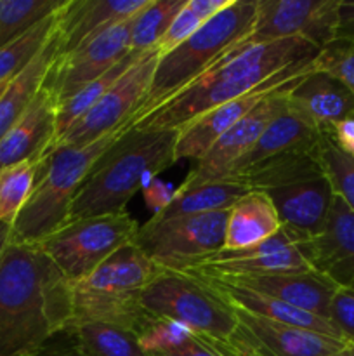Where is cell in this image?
Here are the masks:
<instances>
[{
    "label": "cell",
    "mask_w": 354,
    "mask_h": 356,
    "mask_svg": "<svg viewBox=\"0 0 354 356\" xmlns=\"http://www.w3.org/2000/svg\"><path fill=\"white\" fill-rule=\"evenodd\" d=\"M319 49L304 38L238 44L186 89L125 129L180 131L200 115L262 89L285 86L316 66Z\"/></svg>",
    "instance_id": "cell-1"
},
{
    "label": "cell",
    "mask_w": 354,
    "mask_h": 356,
    "mask_svg": "<svg viewBox=\"0 0 354 356\" xmlns=\"http://www.w3.org/2000/svg\"><path fill=\"white\" fill-rule=\"evenodd\" d=\"M71 322V282L38 245L10 242L0 261V356H37Z\"/></svg>",
    "instance_id": "cell-2"
},
{
    "label": "cell",
    "mask_w": 354,
    "mask_h": 356,
    "mask_svg": "<svg viewBox=\"0 0 354 356\" xmlns=\"http://www.w3.org/2000/svg\"><path fill=\"white\" fill-rule=\"evenodd\" d=\"M177 134L169 129L124 127L80 184L66 222L125 212L144 176L158 177L176 163Z\"/></svg>",
    "instance_id": "cell-3"
},
{
    "label": "cell",
    "mask_w": 354,
    "mask_h": 356,
    "mask_svg": "<svg viewBox=\"0 0 354 356\" xmlns=\"http://www.w3.org/2000/svg\"><path fill=\"white\" fill-rule=\"evenodd\" d=\"M229 179L266 193L278 211L281 226L305 240L321 232L335 198L319 159V146L274 156Z\"/></svg>",
    "instance_id": "cell-4"
},
{
    "label": "cell",
    "mask_w": 354,
    "mask_h": 356,
    "mask_svg": "<svg viewBox=\"0 0 354 356\" xmlns=\"http://www.w3.org/2000/svg\"><path fill=\"white\" fill-rule=\"evenodd\" d=\"M158 270L134 242L121 247L89 277L71 282V325L106 323L139 337L156 320L142 306V292Z\"/></svg>",
    "instance_id": "cell-5"
},
{
    "label": "cell",
    "mask_w": 354,
    "mask_h": 356,
    "mask_svg": "<svg viewBox=\"0 0 354 356\" xmlns=\"http://www.w3.org/2000/svg\"><path fill=\"white\" fill-rule=\"evenodd\" d=\"M259 0H231L226 9L208 19L196 33L160 56L151 86L128 125L151 113L177 92L186 89L201 73L215 65L226 52L242 44L253 30Z\"/></svg>",
    "instance_id": "cell-6"
},
{
    "label": "cell",
    "mask_w": 354,
    "mask_h": 356,
    "mask_svg": "<svg viewBox=\"0 0 354 356\" xmlns=\"http://www.w3.org/2000/svg\"><path fill=\"white\" fill-rule=\"evenodd\" d=\"M121 131L124 127L82 148L52 146L38 163L30 198L14 219L10 242L38 245L65 226L80 184Z\"/></svg>",
    "instance_id": "cell-7"
},
{
    "label": "cell",
    "mask_w": 354,
    "mask_h": 356,
    "mask_svg": "<svg viewBox=\"0 0 354 356\" xmlns=\"http://www.w3.org/2000/svg\"><path fill=\"white\" fill-rule=\"evenodd\" d=\"M142 306L155 318L172 320L221 343H231L236 312L200 277L160 268L142 292Z\"/></svg>",
    "instance_id": "cell-8"
},
{
    "label": "cell",
    "mask_w": 354,
    "mask_h": 356,
    "mask_svg": "<svg viewBox=\"0 0 354 356\" xmlns=\"http://www.w3.org/2000/svg\"><path fill=\"white\" fill-rule=\"evenodd\" d=\"M137 232V221L128 212H117L66 222L38 247L69 282H78L134 242Z\"/></svg>",
    "instance_id": "cell-9"
},
{
    "label": "cell",
    "mask_w": 354,
    "mask_h": 356,
    "mask_svg": "<svg viewBox=\"0 0 354 356\" xmlns=\"http://www.w3.org/2000/svg\"><path fill=\"white\" fill-rule=\"evenodd\" d=\"M229 209L139 226L134 243L160 268L184 271L196 261L224 249Z\"/></svg>",
    "instance_id": "cell-10"
},
{
    "label": "cell",
    "mask_w": 354,
    "mask_h": 356,
    "mask_svg": "<svg viewBox=\"0 0 354 356\" xmlns=\"http://www.w3.org/2000/svg\"><path fill=\"white\" fill-rule=\"evenodd\" d=\"M158 59V49L146 51L83 117L56 139L54 145L82 148L125 127L144 103Z\"/></svg>",
    "instance_id": "cell-11"
},
{
    "label": "cell",
    "mask_w": 354,
    "mask_h": 356,
    "mask_svg": "<svg viewBox=\"0 0 354 356\" xmlns=\"http://www.w3.org/2000/svg\"><path fill=\"white\" fill-rule=\"evenodd\" d=\"M340 0H259L245 44L304 38L323 51L337 40Z\"/></svg>",
    "instance_id": "cell-12"
},
{
    "label": "cell",
    "mask_w": 354,
    "mask_h": 356,
    "mask_svg": "<svg viewBox=\"0 0 354 356\" xmlns=\"http://www.w3.org/2000/svg\"><path fill=\"white\" fill-rule=\"evenodd\" d=\"M301 235L294 229L281 226L271 238L236 250H219L191 264L187 270L193 273L219 278L253 277V275L287 273V271H309L307 259L301 252Z\"/></svg>",
    "instance_id": "cell-13"
},
{
    "label": "cell",
    "mask_w": 354,
    "mask_h": 356,
    "mask_svg": "<svg viewBox=\"0 0 354 356\" xmlns=\"http://www.w3.org/2000/svg\"><path fill=\"white\" fill-rule=\"evenodd\" d=\"M132 17L108 28L82 47L56 58L47 73L44 87L62 103L92 80L110 72L130 52Z\"/></svg>",
    "instance_id": "cell-14"
},
{
    "label": "cell",
    "mask_w": 354,
    "mask_h": 356,
    "mask_svg": "<svg viewBox=\"0 0 354 356\" xmlns=\"http://www.w3.org/2000/svg\"><path fill=\"white\" fill-rule=\"evenodd\" d=\"M301 79V76H298ZM298 79L278 87L276 90L267 94L252 111L239 118L229 131H226L207 153L196 162V167L187 174L183 188L196 186V184L221 181L229 174L231 167L243 155L253 148L257 139L264 129L271 124L274 117L280 113L287 104V92Z\"/></svg>",
    "instance_id": "cell-15"
},
{
    "label": "cell",
    "mask_w": 354,
    "mask_h": 356,
    "mask_svg": "<svg viewBox=\"0 0 354 356\" xmlns=\"http://www.w3.org/2000/svg\"><path fill=\"white\" fill-rule=\"evenodd\" d=\"M235 312L238 327L231 341L245 344L264 356H332L349 344L314 330L273 322L239 309Z\"/></svg>",
    "instance_id": "cell-16"
},
{
    "label": "cell",
    "mask_w": 354,
    "mask_h": 356,
    "mask_svg": "<svg viewBox=\"0 0 354 356\" xmlns=\"http://www.w3.org/2000/svg\"><path fill=\"white\" fill-rule=\"evenodd\" d=\"M309 266L339 287H354V212L333 198L328 219L316 236L301 242Z\"/></svg>",
    "instance_id": "cell-17"
},
{
    "label": "cell",
    "mask_w": 354,
    "mask_h": 356,
    "mask_svg": "<svg viewBox=\"0 0 354 356\" xmlns=\"http://www.w3.org/2000/svg\"><path fill=\"white\" fill-rule=\"evenodd\" d=\"M149 0H66L56 14L58 58L137 14Z\"/></svg>",
    "instance_id": "cell-18"
},
{
    "label": "cell",
    "mask_w": 354,
    "mask_h": 356,
    "mask_svg": "<svg viewBox=\"0 0 354 356\" xmlns=\"http://www.w3.org/2000/svg\"><path fill=\"white\" fill-rule=\"evenodd\" d=\"M58 99L42 87L40 92L0 139V172L17 163L40 160L58 139Z\"/></svg>",
    "instance_id": "cell-19"
},
{
    "label": "cell",
    "mask_w": 354,
    "mask_h": 356,
    "mask_svg": "<svg viewBox=\"0 0 354 356\" xmlns=\"http://www.w3.org/2000/svg\"><path fill=\"white\" fill-rule=\"evenodd\" d=\"M219 278V277H215ZM226 282L269 296L298 309L330 320V302L339 285L314 270L287 271V273L253 275V277L222 278Z\"/></svg>",
    "instance_id": "cell-20"
},
{
    "label": "cell",
    "mask_w": 354,
    "mask_h": 356,
    "mask_svg": "<svg viewBox=\"0 0 354 356\" xmlns=\"http://www.w3.org/2000/svg\"><path fill=\"white\" fill-rule=\"evenodd\" d=\"M287 103L323 134L339 122L354 117V94L316 66L288 89Z\"/></svg>",
    "instance_id": "cell-21"
},
{
    "label": "cell",
    "mask_w": 354,
    "mask_h": 356,
    "mask_svg": "<svg viewBox=\"0 0 354 356\" xmlns=\"http://www.w3.org/2000/svg\"><path fill=\"white\" fill-rule=\"evenodd\" d=\"M323 136L325 134L316 125H312L307 118L302 117L287 103L283 110L264 129L253 148L231 167L224 179L238 176L250 167L274 159V156L297 152V149L318 148L319 143L323 141Z\"/></svg>",
    "instance_id": "cell-22"
},
{
    "label": "cell",
    "mask_w": 354,
    "mask_h": 356,
    "mask_svg": "<svg viewBox=\"0 0 354 356\" xmlns=\"http://www.w3.org/2000/svg\"><path fill=\"white\" fill-rule=\"evenodd\" d=\"M189 273H193V271H189ZM194 275L200 277L201 280L219 296V298L224 299V301L228 302L229 306H233L235 309L250 313V315L262 316V318L273 320V322L287 323V325L301 327V329L314 330V332L325 334V336L342 339V336L339 334L337 327L333 325L328 318L312 315V313L295 308V306L287 305V302L283 301H278V299L269 298V296H264L259 294V292L248 291V289L238 287V285L222 280V278L208 277V275L200 273Z\"/></svg>",
    "instance_id": "cell-23"
},
{
    "label": "cell",
    "mask_w": 354,
    "mask_h": 356,
    "mask_svg": "<svg viewBox=\"0 0 354 356\" xmlns=\"http://www.w3.org/2000/svg\"><path fill=\"white\" fill-rule=\"evenodd\" d=\"M276 89L278 87L262 89L248 94V96L229 101V103L221 104L184 125L177 134L176 162L179 160H196L198 162L226 131H229L239 118L245 117L267 94Z\"/></svg>",
    "instance_id": "cell-24"
},
{
    "label": "cell",
    "mask_w": 354,
    "mask_h": 356,
    "mask_svg": "<svg viewBox=\"0 0 354 356\" xmlns=\"http://www.w3.org/2000/svg\"><path fill=\"white\" fill-rule=\"evenodd\" d=\"M280 229V216L269 197L262 191L250 190L229 209L224 249L236 250L257 245Z\"/></svg>",
    "instance_id": "cell-25"
},
{
    "label": "cell",
    "mask_w": 354,
    "mask_h": 356,
    "mask_svg": "<svg viewBox=\"0 0 354 356\" xmlns=\"http://www.w3.org/2000/svg\"><path fill=\"white\" fill-rule=\"evenodd\" d=\"M56 58H58V40H56L54 28V33L47 44L12 80H9L6 90L0 96V139L33 103L37 94L44 87L49 70Z\"/></svg>",
    "instance_id": "cell-26"
},
{
    "label": "cell",
    "mask_w": 354,
    "mask_h": 356,
    "mask_svg": "<svg viewBox=\"0 0 354 356\" xmlns=\"http://www.w3.org/2000/svg\"><path fill=\"white\" fill-rule=\"evenodd\" d=\"M250 191L246 184L233 179L210 181V183L196 184L189 188H177L176 197L167 209L155 214L153 218L165 219L184 218V216H198L207 212H217L231 209L242 197Z\"/></svg>",
    "instance_id": "cell-27"
},
{
    "label": "cell",
    "mask_w": 354,
    "mask_h": 356,
    "mask_svg": "<svg viewBox=\"0 0 354 356\" xmlns=\"http://www.w3.org/2000/svg\"><path fill=\"white\" fill-rule=\"evenodd\" d=\"M87 356H149L134 332L106 323L85 322L68 327Z\"/></svg>",
    "instance_id": "cell-28"
},
{
    "label": "cell",
    "mask_w": 354,
    "mask_h": 356,
    "mask_svg": "<svg viewBox=\"0 0 354 356\" xmlns=\"http://www.w3.org/2000/svg\"><path fill=\"white\" fill-rule=\"evenodd\" d=\"M144 52H128L124 59H121L118 65H115L110 72H106L104 75H101L99 79L92 80L90 83L83 86L82 89L76 90L73 96H69L68 99H65L62 103H59L58 106V138L69 127L71 124H75L80 117L87 113L104 94L108 92L111 86L130 68L132 65L137 63V59Z\"/></svg>",
    "instance_id": "cell-29"
},
{
    "label": "cell",
    "mask_w": 354,
    "mask_h": 356,
    "mask_svg": "<svg viewBox=\"0 0 354 356\" xmlns=\"http://www.w3.org/2000/svg\"><path fill=\"white\" fill-rule=\"evenodd\" d=\"M184 3L186 0H149L132 16L130 51L146 52L155 49Z\"/></svg>",
    "instance_id": "cell-30"
},
{
    "label": "cell",
    "mask_w": 354,
    "mask_h": 356,
    "mask_svg": "<svg viewBox=\"0 0 354 356\" xmlns=\"http://www.w3.org/2000/svg\"><path fill=\"white\" fill-rule=\"evenodd\" d=\"M66 0H0V49L54 16Z\"/></svg>",
    "instance_id": "cell-31"
},
{
    "label": "cell",
    "mask_w": 354,
    "mask_h": 356,
    "mask_svg": "<svg viewBox=\"0 0 354 356\" xmlns=\"http://www.w3.org/2000/svg\"><path fill=\"white\" fill-rule=\"evenodd\" d=\"M56 14L44 19L42 23L35 24L23 37L16 38L14 42L0 49V83L12 80L47 44V40L54 33Z\"/></svg>",
    "instance_id": "cell-32"
},
{
    "label": "cell",
    "mask_w": 354,
    "mask_h": 356,
    "mask_svg": "<svg viewBox=\"0 0 354 356\" xmlns=\"http://www.w3.org/2000/svg\"><path fill=\"white\" fill-rule=\"evenodd\" d=\"M229 2L231 0H186L183 9L179 10V14L170 23L167 33L163 35L160 44L156 45L160 56L174 51L177 45H180L191 35L196 33L208 19H212L215 14L226 9Z\"/></svg>",
    "instance_id": "cell-33"
},
{
    "label": "cell",
    "mask_w": 354,
    "mask_h": 356,
    "mask_svg": "<svg viewBox=\"0 0 354 356\" xmlns=\"http://www.w3.org/2000/svg\"><path fill=\"white\" fill-rule=\"evenodd\" d=\"M40 160L17 163L0 172V221L12 225L24 207L33 191Z\"/></svg>",
    "instance_id": "cell-34"
},
{
    "label": "cell",
    "mask_w": 354,
    "mask_h": 356,
    "mask_svg": "<svg viewBox=\"0 0 354 356\" xmlns=\"http://www.w3.org/2000/svg\"><path fill=\"white\" fill-rule=\"evenodd\" d=\"M319 159L335 195L342 198L347 207L354 212V159L337 149L326 136H323L319 145Z\"/></svg>",
    "instance_id": "cell-35"
},
{
    "label": "cell",
    "mask_w": 354,
    "mask_h": 356,
    "mask_svg": "<svg viewBox=\"0 0 354 356\" xmlns=\"http://www.w3.org/2000/svg\"><path fill=\"white\" fill-rule=\"evenodd\" d=\"M316 68L330 73L354 94V45L335 40L316 58Z\"/></svg>",
    "instance_id": "cell-36"
},
{
    "label": "cell",
    "mask_w": 354,
    "mask_h": 356,
    "mask_svg": "<svg viewBox=\"0 0 354 356\" xmlns=\"http://www.w3.org/2000/svg\"><path fill=\"white\" fill-rule=\"evenodd\" d=\"M330 322L344 341L354 344V287H339L330 302Z\"/></svg>",
    "instance_id": "cell-37"
},
{
    "label": "cell",
    "mask_w": 354,
    "mask_h": 356,
    "mask_svg": "<svg viewBox=\"0 0 354 356\" xmlns=\"http://www.w3.org/2000/svg\"><path fill=\"white\" fill-rule=\"evenodd\" d=\"M163 356H239L229 343L210 339L198 332H191L183 343L174 346Z\"/></svg>",
    "instance_id": "cell-38"
},
{
    "label": "cell",
    "mask_w": 354,
    "mask_h": 356,
    "mask_svg": "<svg viewBox=\"0 0 354 356\" xmlns=\"http://www.w3.org/2000/svg\"><path fill=\"white\" fill-rule=\"evenodd\" d=\"M141 191H142V197H144L146 205H148L155 214H158V212H162L163 209L169 207L170 202H172L174 197H176L177 190L172 186V184L163 183V181H160L158 177H155V179H153L149 184H146Z\"/></svg>",
    "instance_id": "cell-39"
},
{
    "label": "cell",
    "mask_w": 354,
    "mask_h": 356,
    "mask_svg": "<svg viewBox=\"0 0 354 356\" xmlns=\"http://www.w3.org/2000/svg\"><path fill=\"white\" fill-rule=\"evenodd\" d=\"M37 356H87L76 344L75 337L71 336L69 329L62 330L58 336L52 337Z\"/></svg>",
    "instance_id": "cell-40"
},
{
    "label": "cell",
    "mask_w": 354,
    "mask_h": 356,
    "mask_svg": "<svg viewBox=\"0 0 354 356\" xmlns=\"http://www.w3.org/2000/svg\"><path fill=\"white\" fill-rule=\"evenodd\" d=\"M325 136L337 149L354 159V117L335 124Z\"/></svg>",
    "instance_id": "cell-41"
},
{
    "label": "cell",
    "mask_w": 354,
    "mask_h": 356,
    "mask_svg": "<svg viewBox=\"0 0 354 356\" xmlns=\"http://www.w3.org/2000/svg\"><path fill=\"white\" fill-rule=\"evenodd\" d=\"M337 40L349 42L354 45V0H340Z\"/></svg>",
    "instance_id": "cell-42"
},
{
    "label": "cell",
    "mask_w": 354,
    "mask_h": 356,
    "mask_svg": "<svg viewBox=\"0 0 354 356\" xmlns=\"http://www.w3.org/2000/svg\"><path fill=\"white\" fill-rule=\"evenodd\" d=\"M10 235H12V225L0 221V261H2L6 249L9 247Z\"/></svg>",
    "instance_id": "cell-43"
},
{
    "label": "cell",
    "mask_w": 354,
    "mask_h": 356,
    "mask_svg": "<svg viewBox=\"0 0 354 356\" xmlns=\"http://www.w3.org/2000/svg\"><path fill=\"white\" fill-rule=\"evenodd\" d=\"M229 344H231L233 350H235L239 356H264L262 353H259V351L252 350V348L245 346V344H242V343H236V341H231Z\"/></svg>",
    "instance_id": "cell-44"
},
{
    "label": "cell",
    "mask_w": 354,
    "mask_h": 356,
    "mask_svg": "<svg viewBox=\"0 0 354 356\" xmlns=\"http://www.w3.org/2000/svg\"><path fill=\"white\" fill-rule=\"evenodd\" d=\"M332 356H354V344H347L342 351H339V353Z\"/></svg>",
    "instance_id": "cell-45"
},
{
    "label": "cell",
    "mask_w": 354,
    "mask_h": 356,
    "mask_svg": "<svg viewBox=\"0 0 354 356\" xmlns=\"http://www.w3.org/2000/svg\"><path fill=\"white\" fill-rule=\"evenodd\" d=\"M7 83H9V82H6V83H0V96H2V94H3V90H6Z\"/></svg>",
    "instance_id": "cell-46"
},
{
    "label": "cell",
    "mask_w": 354,
    "mask_h": 356,
    "mask_svg": "<svg viewBox=\"0 0 354 356\" xmlns=\"http://www.w3.org/2000/svg\"><path fill=\"white\" fill-rule=\"evenodd\" d=\"M149 356H163V355H149Z\"/></svg>",
    "instance_id": "cell-47"
}]
</instances>
